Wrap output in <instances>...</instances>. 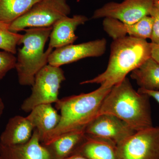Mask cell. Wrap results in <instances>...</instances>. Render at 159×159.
Segmentation results:
<instances>
[{
	"label": "cell",
	"mask_w": 159,
	"mask_h": 159,
	"mask_svg": "<svg viewBox=\"0 0 159 159\" xmlns=\"http://www.w3.org/2000/svg\"><path fill=\"white\" fill-rule=\"evenodd\" d=\"M151 57V43L146 39L125 36L114 39L105 71L80 84H97L111 88L122 82L126 76Z\"/></svg>",
	"instance_id": "obj_1"
},
{
	"label": "cell",
	"mask_w": 159,
	"mask_h": 159,
	"mask_svg": "<svg viewBox=\"0 0 159 159\" xmlns=\"http://www.w3.org/2000/svg\"><path fill=\"white\" fill-rule=\"evenodd\" d=\"M149 98L134 89L126 78L112 88L103 99L98 115L116 116L136 132L149 128L152 126Z\"/></svg>",
	"instance_id": "obj_2"
},
{
	"label": "cell",
	"mask_w": 159,
	"mask_h": 159,
	"mask_svg": "<svg viewBox=\"0 0 159 159\" xmlns=\"http://www.w3.org/2000/svg\"><path fill=\"white\" fill-rule=\"evenodd\" d=\"M112 88L100 86L90 93L59 99L55 103V107L60 111V120L57 127L47 135L42 145L48 144L66 133L85 129L98 116L102 101Z\"/></svg>",
	"instance_id": "obj_3"
},
{
	"label": "cell",
	"mask_w": 159,
	"mask_h": 159,
	"mask_svg": "<svg viewBox=\"0 0 159 159\" xmlns=\"http://www.w3.org/2000/svg\"><path fill=\"white\" fill-rule=\"evenodd\" d=\"M52 28H32L24 30L25 33L19 43V45L23 46L17 51L15 66L20 85H33L36 74L48 64L53 50L48 48L44 52V47Z\"/></svg>",
	"instance_id": "obj_4"
},
{
	"label": "cell",
	"mask_w": 159,
	"mask_h": 159,
	"mask_svg": "<svg viewBox=\"0 0 159 159\" xmlns=\"http://www.w3.org/2000/svg\"><path fill=\"white\" fill-rule=\"evenodd\" d=\"M70 12V7L66 0H39L9 24V29L18 33L29 28L53 27L58 20L68 16Z\"/></svg>",
	"instance_id": "obj_5"
},
{
	"label": "cell",
	"mask_w": 159,
	"mask_h": 159,
	"mask_svg": "<svg viewBox=\"0 0 159 159\" xmlns=\"http://www.w3.org/2000/svg\"><path fill=\"white\" fill-rule=\"evenodd\" d=\"M65 79L60 67L45 66L36 74L31 95L23 102L22 110L29 112L40 104L57 102L61 84Z\"/></svg>",
	"instance_id": "obj_6"
},
{
	"label": "cell",
	"mask_w": 159,
	"mask_h": 159,
	"mask_svg": "<svg viewBox=\"0 0 159 159\" xmlns=\"http://www.w3.org/2000/svg\"><path fill=\"white\" fill-rule=\"evenodd\" d=\"M118 159H159V127L136 131L117 145Z\"/></svg>",
	"instance_id": "obj_7"
},
{
	"label": "cell",
	"mask_w": 159,
	"mask_h": 159,
	"mask_svg": "<svg viewBox=\"0 0 159 159\" xmlns=\"http://www.w3.org/2000/svg\"><path fill=\"white\" fill-rule=\"evenodd\" d=\"M153 0H123L106 3L94 11L93 19L111 18L126 24H134L150 15Z\"/></svg>",
	"instance_id": "obj_8"
},
{
	"label": "cell",
	"mask_w": 159,
	"mask_h": 159,
	"mask_svg": "<svg viewBox=\"0 0 159 159\" xmlns=\"http://www.w3.org/2000/svg\"><path fill=\"white\" fill-rule=\"evenodd\" d=\"M107 46V41L105 38L65 46L53 50L49 56L48 64L60 67L86 57H100L105 53Z\"/></svg>",
	"instance_id": "obj_9"
},
{
	"label": "cell",
	"mask_w": 159,
	"mask_h": 159,
	"mask_svg": "<svg viewBox=\"0 0 159 159\" xmlns=\"http://www.w3.org/2000/svg\"><path fill=\"white\" fill-rule=\"evenodd\" d=\"M135 132L124 121L110 114L98 115L85 129L86 134L107 139L116 145Z\"/></svg>",
	"instance_id": "obj_10"
},
{
	"label": "cell",
	"mask_w": 159,
	"mask_h": 159,
	"mask_svg": "<svg viewBox=\"0 0 159 159\" xmlns=\"http://www.w3.org/2000/svg\"><path fill=\"white\" fill-rule=\"evenodd\" d=\"M153 18L150 16L143 17L134 24H126L111 18L103 19L104 31L113 39L131 36L142 39H150L153 25Z\"/></svg>",
	"instance_id": "obj_11"
},
{
	"label": "cell",
	"mask_w": 159,
	"mask_h": 159,
	"mask_svg": "<svg viewBox=\"0 0 159 159\" xmlns=\"http://www.w3.org/2000/svg\"><path fill=\"white\" fill-rule=\"evenodd\" d=\"M89 19L85 16L75 15L62 17L53 26L48 48L51 50L73 44L78 38L75 34L77 27L85 24Z\"/></svg>",
	"instance_id": "obj_12"
},
{
	"label": "cell",
	"mask_w": 159,
	"mask_h": 159,
	"mask_svg": "<svg viewBox=\"0 0 159 159\" xmlns=\"http://www.w3.org/2000/svg\"><path fill=\"white\" fill-rule=\"evenodd\" d=\"M0 157L2 159H51L48 151L40 142L38 132L35 129L31 139L25 144H0Z\"/></svg>",
	"instance_id": "obj_13"
},
{
	"label": "cell",
	"mask_w": 159,
	"mask_h": 159,
	"mask_svg": "<svg viewBox=\"0 0 159 159\" xmlns=\"http://www.w3.org/2000/svg\"><path fill=\"white\" fill-rule=\"evenodd\" d=\"M86 138L85 129L71 131L62 134L46 145L51 159H64L75 154Z\"/></svg>",
	"instance_id": "obj_14"
},
{
	"label": "cell",
	"mask_w": 159,
	"mask_h": 159,
	"mask_svg": "<svg viewBox=\"0 0 159 159\" xmlns=\"http://www.w3.org/2000/svg\"><path fill=\"white\" fill-rule=\"evenodd\" d=\"M34 129L27 117L20 116L12 117L0 136V144L4 145L25 144L31 139Z\"/></svg>",
	"instance_id": "obj_15"
},
{
	"label": "cell",
	"mask_w": 159,
	"mask_h": 159,
	"mask_svg": "<svg viewBox=\"0 0 159 159\" xmlns=\"http://www.w3.org/2000/svg\"><path fill=\"white\" fill-rule=\"evenodd\" d=\"M27 118L37 129L41 143L47 135L57 127L61 116L51 104H43L34 107Z\"/></svg>",
	"instance_id": "obj_16"
},
{
	"label": "cell",
	"mask_w": 159,
	"mask_h": 159,
	"mask_svg": "<svg viewBox=\"0 0 159 159\" xmlns=\"http://www.w3.org/2000/svg\"><path fill=\"white\" fill-rule=\"evenodd\" d=\"M75 154L88 159H118L116 144L107 139L86 134L84 142Z\"/></svg>",
	"instance_id": "obj_17"
},
{
	"label": "cell",
	"mask_w": 159,
	"mask_h": 159,
	"mask_svg": "<svg viewBox=\"0 0 159 159\" xmlns=\"http://www.w3.org/2000/svg\"><path fill=\"white\" fill-rule=\"evenodd\" d=\"M130 77L136 81L140 88L159 90V63L152 57L131 73Z\"/></svg>",
	"instance_id": "obj_18"
},
{
	"label": "cell",
	"mask_w": 159,
	"mask_h": 159,
	"mask_svg": "<svg viewBox=\"0 0 159 159\" xmlns=\"http://www.w3.org/2000/svg\"><path fill=\"white\" fill-rule=\"evenodd\" d=\"M39 0H0V22L10 24Z\"/></svg>",
	"instance_id": "obj_19"
},
{
	"label": "cell",
	"mask_w": 159,
	"mask_h": 159,
	"mask_svg": "<svg viewBox=\"0 0 159 159\" xmlns=\"http://www.w3.org/2000/svg\"><path fill=\"white\" fill-rule=\"evenodd\" d=\"M9 25L0 22V49L15 54L22 34L10 31Z\"/></svg>",
	"instance_id": "obj_20"
},
{
	"label": "cell",
	"mask_w": 159,
	"mask_h": 159,
	"mask_svg": "<svg viewBox=\"0 0 159 159\" xmlns=\"http://www.w3.org/2000/svg\"><path fill=\"white\" fill-rule=\"evenodd\" d=\"M16 57L7 51H0V80L8 72L15 68Z\"/></svg>",
	"instance_id": "obj_21"
},
{
	"label": "cell",
	"mask_w": 159,
	"mask_h": 159,
	"mask_svg": "<svg viewBox=\"0 0 159 159\" xmlns=\"http://www.w3.org/2000/svg\"><path fill=\"white\" fill-rule=\"evenodd\" d=\"M149 16L153 18V20L150 38L151 43L159 44V10L154 6Z\"/></svg>",
	"instance_id": "obj_22"
},
{
	"label": "cell",
	"mask_w": 159,
	"mask_h": 159,
	"mask_svg": "<svg viewBox=\"0 0 159 159\" xmlns=\"http://www.w3.org/2000/svg\"><path fill=\"white\" fill-rule=\"evenodd\" d=\"M138 91L139 93L147 94L149 97H152L159 103V90H147L139 88Z\"/></svg>",
	"instance_id": "obj_23"
},
{
	"label": "cell",
	"mask_w": 159,
	"mask_h": 159,
	"mask_svg": "<svg viewBox=\"0 0 159 159\" xmlns=\"http://www.w3.org/2000/svg\"><path fill=\"white\" fill-rule=\"evenodd\" d=\"M151 57L159 63V44L151 43Z\"/></svg>",
	"instance_id": "obj_24"
},
{
	"label": "cell",
	"mask_w": 159,
	"mask_h": 159,
	"mask_svg": "<svg viewBox=\"0 0 159 159\" xmlns=\"http://www.w3.org/2000/svg\"><path fill=\"white\" fill-rule=\"evenodd\" d=\"M64 159H88L87 158L81 155L78 154H75L71 156L66 158Z\"/></svg>",
	"instance_id": "obj_25"
},
{
	"label": "cell",
	"mask_w": 159,
	"mask_h": 159,
	"mask_svg": "<svg viewBox=\"0 0 159 159\" xmlns=\"http://www.w3.org/2000/svg\"><path fill=\"white\" fill-rule=\"evenodd\" d=\"M4 108H5V105H4V102L2 99L0 97V117L3 114Z\"/></svg>",
	"instance_id": "obj_26"
},
{
	"label": "cell",
	"mask_w": 159,
	"mask_h": 159,
	"mask_svg": "<svg viewBox=\"0 0 159 159\" xmlns=\"http://www.w3.org/2000/svg\"><path fill=\"white\" fill-rule=\"evenodd\" d=\"M154 6L159 10V0H153Z\"/></svg>",
	"instance_id": "obj_27"
},
{
	"label": "cell",
	"mask_w": 159,
	"mask_h": 159,
	"mask_svg": "<svg viewBox=\"0 0 159 159\" xmlns=\"http://www.w3.org/2000/svg\"><path fill=\"white\" fill-rule=\"evenodd\" d=\"M0 159H2V157H0Z\"/></svg>",
	"instance_id": "obj_28"
}]
</instances>
